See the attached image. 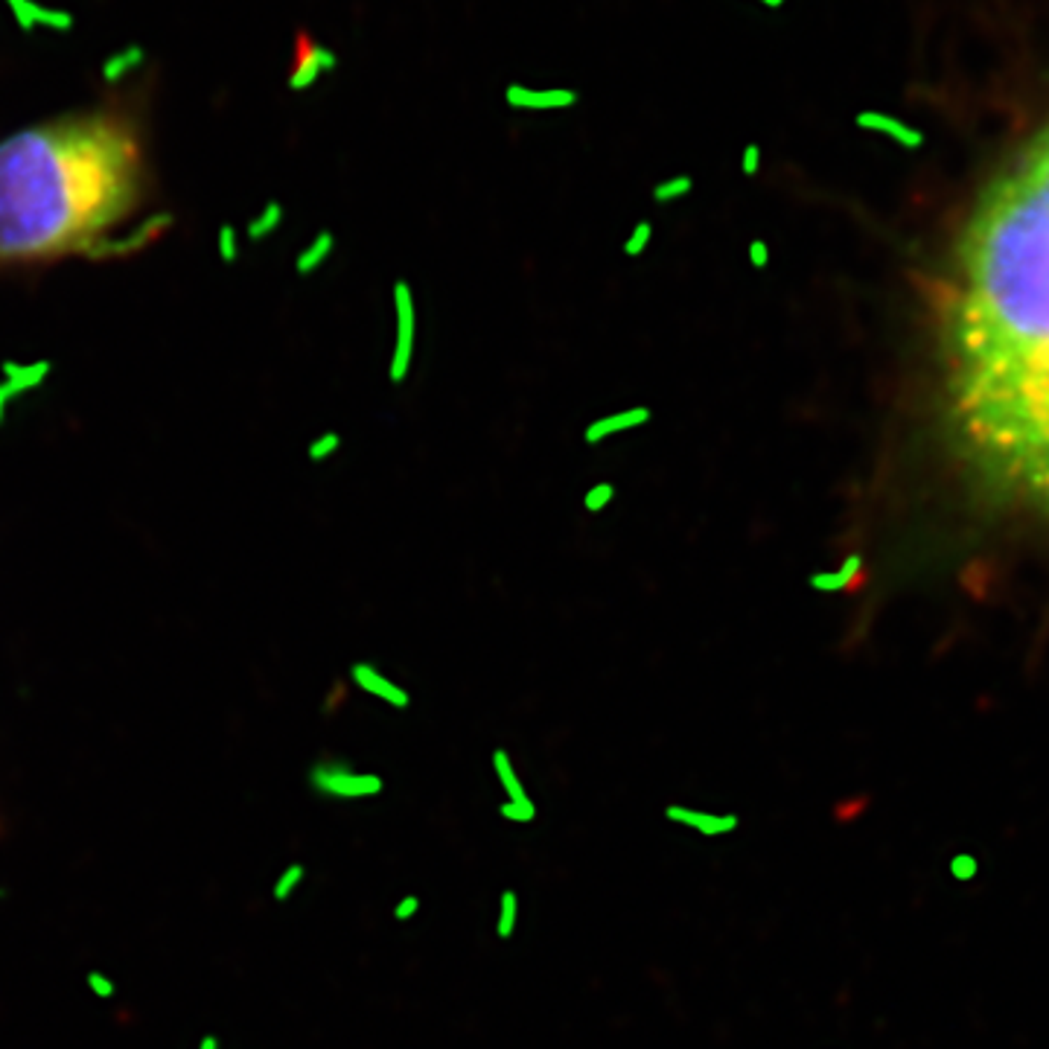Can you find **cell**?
<instances>
[{"mask_svg":"<svg viewBox=\"0 0 1049 1049\" xmlns=\"http://www.w3.org/2000/svg\"><path fill=\"white\" fill-rule=\"evenodd\" d=\"M942 371L968 458L1049 511V120L965 222L942 313Z\"/></svg>","mask_w":1049,"mask_h":1049,"instance_id":"1","label":"cell"},{"mask_svg":"<svg viewBox=\"0 0 1049 1049\" xmlns=\"http://www.w3.org/2000/svg\"><path fill=\"white\" fill-rule=\"evenodd\" d=\"M138 120L100 105L0 140V269L91 254L149 199Z\"/></svg>","mask_w":1049,"mask_h":1049,"instance_id":"2","label":"cell"},{"mask_svg":"<svg viewBox=\"0 0 1049 1049\" xmlns=\"http://www.w3.org/2000/svg\"><path fill=\"white\" fill-rule=\"evenodd\" d=\"M394 313H397V341H394V353H391L388 376L394 385H399V382H406L408 371H411L417 345L415 292H411L406 280L394 283Z\"/></svg>","mask_w":1049,"mask_h":1049,"instance_id":"3","label":"cell"},{"mask_svg":"<svg viewBox=\"0 0 1049 1049\" xmlns=\"http://www.w3.org/2000/svg\"><path fill=\"white\" fill-rule=\"evenodd\" d=\"M315 788L324 796L336 799H373L385 790V779L376 772H356L350 767H322L313 776Z\"/></svg>","mask_w":1049,"mask_h":1049,"instance_id":"4","label":"cell"},{"mask_svg":"<svg viewBox=\"0 0 1049 1049\" xmlns=\"http://www.w3.org/2000/svg\"><path fill=\"white\" fill-rule=\"evenodd\" d=\"M578 91L572 88H528V85H508L504 103L511 108H525V112H566L578 105Z\"/></svg>","mask_w":1049,"mask_h":1049,"instance_id":"5","label":"cell"},{"mask_svg":"<svg viewBox=\"0 0 1049 1049\" xmlns=\"http://www.w3.org/2000/svg\"><path fill=\"white\" fill-rule=\"evenodd\" d=\"M665 819L683 828L702 834V837H729L741 828V816L737 814H709V811H697L688 805H668L665 807Z\"/></svg>","mask_w":1049,"mask_h":1049,"instance_id":"6","label":"cell"},{"mask_svg":"<svg viewBox=\"0 0 1049 1049\" xmlns=\"http://www.w3.org/2000/svg\"><path fill=\"white\" fill-rule=\"evenodd\" d=\"M350 677H353V683L362 688L364 695H371L373 700H382L385 706H391V709L403 711L411 706V695H408L406 688L397 686V683H391L380 668H373V665H368V662L353 665V668H350Z\"/></svg>","mask_w":1049,"mask_h":1049,"instance_id":"7","label":"cell"},{"mask_svg":"<svg viewBox=\"0 0 1049 1049\" xmlns=\"http://www.w3.org/2000/svg\"><path fill=\"white\" fill-rule=\"evenodd\" d=\"M651 417H653L651 408H644V406H633V408H625V411H616V415L598 417V420H592V423L586 426L583 441L590 443V446H598V443H604L607 438H613V434L639 429V426L648 423Z\"/></svg>","mask_w":1049,"mask_h":1049,"instance_id":"8","label":"cell"},{"mask_svg":"<svg viewBox=\"0 0 1049 1049\" xmlns=\"http://www.w3.org/2000/svg\"><path fill=\"white\" fill-rule=\"evenodd\" d=\"M339 68V56L333 47H324V44H310L306 53L301 56V61L292 70V77H289V85L295 88V91H304V88L315 85L322 73H330V70Z\"/></svg>","mask_w":1049,"mask_h":1049,"instance_id":"9","label":"cell"},{"mask_svg":"<svg viewBox=\"0 0 1049 1049\" xmlns=\"http://www.w3.org/2000/svg\"><path fill=\"white\" fill-rule=\"evenodd\" d=\"M490 764H493L496 781L502 784L508 802H528V799H531L528 788H525V781L520 779V772H516V767H513V758L508 755V749H502V746H499V749H493V755H490Z\"/></svg>","mask_w":1049,"mask_h":1049,"instance_id":"10","label":"cell"},{"mask_svg":"<svg viewBox=\"0 0 1049 1049\" xmlns=\"http://www.w3.org/2000/svg\"><path fill=\"white\" fill-rule=\"evenodd\" d=\"M516 928H520V893L504 889L499 895V912H496V936L508 942V939H513Z\"/></svg>","mask_w":1049,"mask_h":1049,"instance_id":"11","label":"cell"},{"mask_svg":"<svg viewBox=\"0 0 1049 1049\" xmlns=\"http://www.w3.org/2000/svg\"><path fill=\"white\" fill-rule=\"evenodd\" d=\"M858 123H860V126H866V129L889 131L893 138L904 140V143H919V135H916V131H912V129H904L901 123L893 120V117H886V114H872V112H866V114H860Z\"/></svg>","mask_w":1049,"mask_h":1049,"instance_id":"12","label":"cell"},{"mask_svg":"<svg viewBox=\"0 0 1049 1049\" xmlns=\"http://www.w3.org/2000/svg\"><path fill=\"white\" fill-rule=\"evenodd\" d=\"M691 190H695V178H691V175H671V178H665V182L653 187V199L660 201V205H671V201L686 199Z\"/></svg>","mask_w":1049,"mask_h":1049,"instance_id":"13","label":"cell"},{"mask_svg":"<svg viewBox=\"0 0 1049 1049\" xmlns=\"http://www.w3.org/2000/svg\"><path fill=\"white\" fill-rule=\"evenodd\" d=\"M653 243V225L651 222H639V225L630 231V236L625 240V254L627 257H642Z\"/></svg>","mask_w":1049,"mask_h":1049,"instance_id":"14","label":"cell"},{"mask_svg":"<svg viewBox=\"0 0 1049 1049\" xmlns=\"http://www.w3.org/2000/svg\"><path fill=\"white\" fill-rule=\"evenodd\" d=\"M330 252H333V236H330V234H322V236H318V240H315V243H313V248H310V252H306L304 257H301V263H298V269H301V271L318 269V266H322V263L327 260V257H330Z\"/></svg>","mask_w":1049,"mask_h":1049,"instance_id":"15","label":"cell"},{"mask_svg":"<svg viewBox=\"0 0 1049 1049\" xmlns=\"http://www.w3.org/2000/svg\"><path fill=\"white\" fill-rule=\"evenodd\" d=\"M499 814H502V819H508V823H516V825H531L534 823V819H537V805H534V802H502V805H499Z\"/></svg>","mask_w":1049,"mask_h":1049,"instance_id":"16","label":"cell"},{"mask_svg":"<svg viewBox=\"0 0 1049 1049\" xmlns=\"http://www.w3.org/2000/svg\"><path fill=\"white\" fill-rule=\"evenodd\" d=\"M613 499H616V487L607 485V481H601V485H595L590 493L583 496V508H586L590 513H601L609 502H613Z\"/></svg>","mask_w":1049,"mask_h":1049,"instance_id":"17","label":"cell"},{"mask_svg":"<svg viewBox=\"0 0 1049 1049\" xmlns=\"http://www.w3.org/2000/svg\"><path fill=\"white\" fill-rule=\"evenodd\" d=\"M741 170L744 175H755L761 170V147L758 143H746V149L741 152Z\"/></svg>","mask_w":1049,"mask_h":1049,"instance_id":"18","label":"cell"},{"mask_svg":"<svg viewBox=\"0 0 1049 1049\" xmlns=\"http://www.w3.org/2000/svg\"><path fill=\"white\" fill-rule=\"evenodd\" d=\"M417 912H420V898H417V895H406V898H399L397 907H394V919L411 921Z\"/></svg>","mask_w":1049,"mask_h":1049,"instance_id":"19","label":"cell"},{"mask_svg":"<svg viewBox=\"0 0 1049 1049\" xmlns=\"http://www.w3.org/2000/svg\"><path fill=\"white\" fill-rule=\"evenodd\" d=\"M339 434H324V438H318V441L313 443V458L315 461H322V458H327V455H333V452L339 450Z\"/></svg>","mask_w":1049,"mask_h":1049,"instance_id":"20","label":"cell"},{"mask_svg":"<svg viewBox=\"0 0 1049 1049\" xmlns=\"http://www.w3.org/2000/svg\"><path fill=\"white\" fill-rule=\"evenodd\" d=\"M749 263H753L755 269H767V266H770V245L755 240V243L749 245Z\"/></svg>","mask_w":1049,"mask_h":1049,"instance_id":"21","label":"cell"},{"mask_svg":"<svg viewBox=\"0 0 1049 1049\" xmlns=\"http://www.w3.org/2000/svg\"><path fill=\"white\" fill-rule=\"evenodd\" d=\"M764 7H772V9H779V7H784V0H761Z\"/></svg>","mask_w":1049,"mask_h":1049,"instance_id":"22","label":"cell"}]
</instances>
